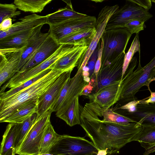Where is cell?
<instances>
[{
    "label": "cell",
    "instance_id": "cell-1",
    "mask_svg": "<svg viewBox=\"0 0 155 155\" xmlns=\"http://www.w3.org/2000/svg\"><path fill=\"white\" fill-rule=\"evenodd\" d=\"M96 103H86L80 115V125L98 150L117 153L141 130L142 126L133 122L126 125L105 122L100 119Z\"/></svg>",
    "mask_w": 155,
    "mask_h": 155
},
{
    "label": "cell",
    "instance_id": "cell-2",
    "mask_svg": "<svg viewBox=\"0 0 155 155\" xmlns=\"http://www.w3.org/2000/svg\"><path fill=\"white\" fill-rule=\"evenodd\" d=\"M138 66L134 69L137 64V58L133 57L120 81L117 95L118 101L124 102L136 100L135 95L140 88L146 86L150 90V83L155 81V56L148 64L142 67L140 63V53Z\"/></svg>",
    "mask_w": 155,
    "mask_h": 155
},
{
    "label": "cell",
    "instance_id": "cell-3",
    "mask_svg": "<svg viewBox=\"0 0 155 155\" xmlns=\"http://www.w3.org/2000/svg\"><path fill=\"white\" fill-rule=\"evenodd\" d=\"M65 71L52 70L28 87L4 99L0 100V122L19 107L31 101L38 102L58 76Z\"/></svg>",
    "mask_w": 155,
    "mask_h": 155
},
{
    "label": "cell",
    "instance_id": "cell-4",
    "mask_svg": "<svg viewBox=\"0 0 155 155\" xmlns=\"http://www.w3.org/2000/svg\"><path fill=\"white\" fill-rule=\"evenodd\" d=\"M131 35L125 27L105 30L101 38L103 44L101 65L125 52Z\"/></svg>",
    "mask_w": 155,
    "mask_h": 155
},
{
    "label": "cell",
    "instance_id": "cell-5",
    "mask_svg": "<svg viewBox=\"0 0 155 155\" xmlns=\"http://www.w3.org/2000/svg\"><path fill=\"white\" fill-rule=\"evenodd\" d=\"M51 111H47L39 117L26 135L16 154L19 155H38L45 131L51 122Z\"/></svg>",
    "mask_w": 155,
    "mask_h": 155
},
{
    "label": "cell",
    "instance_id": "cell-6",
    "mask_svg": "<svg viewBox=\"0 0 155 155\" xmlns=\"http://www.w3.org/2000/svg\"><path fill=\"white\" fill-rule=\"evenodd\" d=\"M82 71L78 70L73 77L69 78L58 98L50 110L52 112H56L55 114L57 117H59L66 112L75 98L80 95L84 87L88 84L84 80Z\"/></svg>",
    "mask_w": 155,
    "mask_h": 155
},
{
    "label": "cell",
    "instance_id": "cell-7",
    "mask_svg": "<svg viewBox=\"0 0 155 155\" xmlns=\"http://www.w3.org/2000/svg\"><path fill=\"white\" fill-rule=\"evenodd\" d=\"M98 150L92 141L83 137L63 135L49 153L59 155H88Z\"/></svg>",
    "mask_w": 155,
    "mask_h": 155
},
{
    "label": "cell",
    "instance_id": "cell-8",
    "mask_svg": "<svg viewBox=\"0 0 155 155\" xmlns=\"http://www.w3.org/2000/svg\"><path fill=\"white\" fill-rule=\"evenodd\" d=\"M152 16L148 10L129 0H126L125 5L111 15L107 23L105 30L124 28L127 24L134 20L145 22Z\"/></svg>",
    "mask_w": 155,
    "mask_h": 155
},
{
    "label": "cell",
    "instance_id": "cell-9",
    "mask_svg": "<svg viewBox=\"0 0 155 155\" xmlns=\"http://www.w3.org/2000/svg\"><path fill=\"white\" fill-rule=\"evenodd\" d=\"M97 18L88 15L81 18L68 20L57 24L49 25L50 35L56 41L82 29L96 27Z\"/></svg>",
    "mask_w": 155,
    "mask_h": 155
},
{
    "label": "cell",
    "instance_id": "cell-10",
    "mask_svg": "<svg viewBox=\"0 0 155 155\" xmlns=\"http://www.w3.org/2000/svg\"><path fill=\"white\" fill-rule=\"evenodd\" d=\"M125 52L111 61L101 65L96 84V91L114 82L121 80Z\"/></svg>",
    "mask_w": 155,
    "mask_h": 155
},
{
    "label": "cell",
    "instance_id": "cell-11",
    "mask_svg": "<svg viewBox=\"0 0 155 155\" xmlns=\"http://www.w3.org/2000/svg\"><path fill=\"white\" fill-rule=\"evenodd\" d=\"M72 71H65L62 73L52 85L39 99L37 106L38 117L51 110L55 103L64 86L70 77Z\"/></svg>",
    "mask_w": 155,
    "mask_h": 155
},
{
    "label": "cell",
    "instance_id": "cell-12",
    "mask_svg": "<svg viewBox=\"0 0 155 155\" xmlns=\"http://www.w3.org/2000/svg\"><path fill=\"white\" fill-rule=\"evenodd\" d=\"M119 8L118 5L106 6L99 12L97 19L96 25V33L88 46L82 63L78 69L82 70L86 66L88 61L96 49L101 38L105 31L107 23L111 15Z\"/></svg>",
    "mask_w": 155,
    "mask_h": 155
},
{
    "label": "cell",
    "instance_id": "cell-13",
    "mask_svg": "<svg viewBox=\"0 0 155 155\" xmlns=\"http://www.w3.org/2000/svg\"><path fill=\"white\" fill-rule=\"evenodd\" d=\"M26 46L19 49H0V86L15 74V70Z\"/></svg>",
    "mask_w": 155,
    "mask_h": 155
},
{
    "label": "cell",
    "instance_id": "cell-14",
    "mask_svg": "<svg viewBox=\"0 0 155 155\" xmlns=\"http://www.w3.org/2000/svg\"><path fill=\"white\" fill-rule=\"evenodd\" d=\"M88 46L86 43L76 45L70 51L58 59L50 67L53 70L67 71L79 68L83 61Z\"/></svg>",
    "mask_w": 155,
    "mask_h": 155
},
{
    "label": "cell",
    "instance_id": "cell-15",
    "mask_svg": "<svg viewBox=\"0 0 155 155\" xmlns=\"http://www.w3.org/2000/svg\"><path fill=\"white\" fill-rule=\"evenodd\" d=\"M48 16H40L35 13L20 18V21L12 24L7 30L0 31V40L14 37L47 24Z\"/></svg>",
    "mask_w": 155,
    "mask_h": 155
},
{
    "label": "cell",
    "instance_id": "cell-16",
    "mask_svg": "<svg viewBox=\"0 0 155 155\" xmlns=\"http://www.w3.org/2000/svg\"><path fill=\"white\" fill-rule=\"evenodd\" d=\"M61 45L49 34L33 56L18 72L21 73L37 65L52 55Z\"/></svg>",
    "mask_w": 155,
    "mask_h": 155
},
{
    "label": "cell",
    "instance_id": "cell-17",
    "mask_svg": "<svg viewBox=\"0 0 155 155\" xmlns=\"http://www.w3.org/2000/svg\"><path fill=\"white\" fill-rule=\"evenodd\" d=\"M120 80L116 81L91 94L88 96L90 102H95L102 108L108 109L118 101L117 95Z\"/></svg>",
    "mask_w": 155,
    "mask_h": 155
},
{
    "label": "cell",
    "instance_id": "cell-18",
    "mask_svg": "<svg viewBox=\"0 0 155 155\" xmlns=\"http://www.w3.org/2000/svg\"><path fill=\"white\" fill-rule=\"evenodd\" d=\"M44 25L21 33L14 37L0 40V49H19L26 46L32 40L40 35Z\"/></svg>",
    "mask_w": 155,
    "mask_h": 155
},
{
    "label": "cell",
    "instance_id": "cell-19",
    "mask_svg": "<svg viewBox=\"0 0 155 155\" xmlns=\"http://www.w3.org/2000/svg\"><path fill=\"white\" fill-rule=\"evenodd\" d=\"M125 113L127 117L136 121L140 126L144 124L155 125V103L139 104L135 112Z\"/></svg>",
    "mask_w": 155,
    "mask_h": 155
},
{
    "label": "cell",
    "instance_id": "cell-20",
    "mask_svg": "<svg viewBox=\"0 0 155 155\" xmlns=\"http://www.w3.org/2000/svg\"><path fill=\"white\" fill-rule=\"evenodd\" d=\"M19 124L9 123L7 125L1 143L0 155H15V141Z\"/></svg>",
    "mask_w": 155,
    "mask_h": 155
},
{
    "label": "cell",
    "instance_id": "cell-21",
    "mask_svg": "<svg viewBox=\"0 0 155 155\" xmlns=\"http://www.w3.org/2000/svg\"><path fill=\"white\" fill-rule=\"evenodd\" d=\"M66 2V7L60 8L56 11L48 14L47 24L49 25L57 24L68 20L85 17L86 14L75 12L73 9L70 1Z\"/></svg>",
    "mask_w": 155,
    "mask_h": 155
},
{
    "label": "cell",
    "instance_id": "cell-22",
    "mask_svg": "<svg viewBox=\"0 0 155 155\" xmlns=\"http://www.w3.org/2000/svg\"><path fill=\"white\" fill-rule=\"evenodd\" d=\"M96 33L95 27L86 28L63 37L58 42L60 44L71 45L86 43L89 46Z\"/></svg>",
    "mask_w": 155,
    "mask_h": 155
},
{
    "label": "cell",
    "instance_id": "cell-23",
    "mask_svg": "<svg viewBox=\"0 0 155 155\" xmlns=\"http://www.w3.org/2000/svg\"><path fill=\"white\" fill-rule=\"evenodd\" d=\"M37 102H28L17 109L2 122L21 124L30 116L36 113Z\"/></svg>",
    "mask_w": 155,
    "mask_h": 155
},
{
    "label": "cell",
    "instance_id": "cell-24",
    "mask_svg": "<svg viewBox=\"0 0 155 155\" xmlns=\"http://www.w3.org/2000/svg\"><path fill=\"white\" fill-rule=\"evenodd\" d=\"M49 34L48 32L42 33L41 35L34 38L28 43L22 53L15 73L18 72L33 56L37 49Z\"/></svg>",
    "mask_w": 155,
    "mask_h": 155
},
{
    "label": "cell",
    "instance_id": "cell-25",
    "mask_svg": "<svg viewBox=\"0 0 155 155\" xmlns=\"http://www.w3.org/2000/svg\"><path fill=\"white\" fill-rule=\"evenodd\" d=\"M142 128L132 139L137 141L146 150L155 145V125L142 124Z\"/></svg>",
    "mask_w": 155,
    "mask_h": 155
},
{
    "label": "cell",
    "instance_id": "cell-26",
    "mask_svg": "<svg viewBox=\"0 0 155 155\" xmlns=\"http://www.w3.org/2000/svg\"><path fill=\"white\" fill-rule=\"evenodd\" d=\"M83 109L79 104V97H78L75 98L66 112L59 118L64 120L71 127L80 124V117Z\"/></svg>",
    "mask_w": 155,
    "mask_h": 155
},
{
    "label": "cell",
    "instance_id": "cell-27",
    "mask_svg": "<svg viewBox=\"0 0 155 155\" xmlns=\"http://www.w3.org/2000/svg\"><path fill=\"white\" fill-rule=\"evenodd\" d=\"M61 136L56 132L50 122L44 133L40 145L39 154L49 153Z\"/></svg>",
    "mask_w": 155,
    "mask_h": 155
},
{
    "label": "cell",
    "instance_id": "cell-28",
    "mask_svg": "<svg viewBox=\"0 0 155 155\" xmlns=\"http://www.w3.org/2000/svg\"><path fill=\"white\" fill-rule=\"evenodd\" d=\"M52 0H15L14 4L17 8L24 12L35 14L41 12Z\"/></svg>",
    "mask_w": 155,
    "mask_h": 155
},
{
    "label": "cell",
    "instance_id": "cell-29",
    "mask_svg": "<svg viewBox=\"0 0 155 155\" xmlns=\"http://www.w3.org/2000/svg\"><path fill=\"white\" fill-rule=\"evenodd\" d=\"M100 110L103 117L102 120L104 122L121 125H126L133 122L137 123L129 117L114 112L110 108L104 109L100 107Z\"/></svg>",
    "mask_w": 155,
    "mask_h": 155
},
{
    "label": "cell",
    "instance_id": "cell-30",
    "mask_svg": "<svg viewBox=\"0 0 155 155\" xmlns=\"http://www.w3.org/2000/svg\"><path fill=\"white\" fill-rule=\"evenodd\" d=\"M37 117V114L35 113L27 118L23 123L19 124L15 141V153L19 149L25 138L36 121Z\"/></svg>",
    "mask_w": 155,
    "mask_h": 155
},
{
    "label": "cell",
    "instance_id": "cell-31",
    "mask_svg": "<svg viewBox=\"0 0 155 155\" xmlns=\"http://www.w3.org/2000/svg\"><path fill=\"white\" fill-rule=\"evenodd\" d=\"M52 69L50 67L49 68L41 72L36 77L25 82L18 87L11 88L7 91L0 93V100L7 98L30 86L45 76L50 72Z\"/></svg>",
    "mask_w": 155,
    "mask_h": 155
},
{
    "label": "cell",
    "instance_id": "cell-32",
    "mask_svg": "<svg viewBox=\"0 0 155 155\" xmlns=\"http://www.w3.org/2000/svg\"><path fill=\"white\" fill-rule=\"evenodd\" d=\"M137 52L140 53L138 34H136L130 48L127 52L125 54L120 81L122 80L124 74L134 54Z\"/></svg>",
    "mask_w": 155,
    "mask_h": 155
},
{
    "label": "cell",
    "instance_id": "cell-33",
    "mask_svg": "<svg viewBox=\"0 0 155 155\" xmlns=\"http://www.w3.org/2000/svg\"><path fill=\"white\" fill-rule=\"evenodd\" d=\"M17 6L13 3L0 4V23L4 20L11 18L21 14L20 11H17Z\"/></svg>",
    "mask_w": 155,
    "mask_h": 155
},
{
    "label": "cell",
    "instance_id": "cell-34",
    "mask_svg": "<svg viewBox=\"0 0 155 155\" xmlns=\"http://www.w3.org/2000/svg\"><path fill=\"white\" fill-rule=\"evenodd\" d=\"M144 22L140 20H134L127 24L125 27L131 34H139L140 31L144 30Z\"/></svg>",
    "mask_w": 155,
    "mask_h": 155
},
{
    "label": "cell",
    "instance_id": "cell-35",
    "mask_svg": "<svg viewBox=\"0 0 155 155\" xmlns=\"http://www.w3.org/2000/svg\"><path fill=\"white\" fill-rule=\"evenodd\" d=\"M100 46L101 42L100 41L96 49L90 58L87 64L89 69L90 78L94 74L95 66L97 58L98 52Z\"/></svg>",
    "mask_w": 155,
    "mask_h": 155
},
{
    "label": "cell",
    "instance_id": "cell-36",
    "mask_svg": "<svg viewBox=\"0 0 155 155\" xmlns=\"http://www.w3.org/2000/svg\"><path fill=\"white\" fill-rule=\"evenodd\" d=\"M101 46L100 47L98 52L97 58L95 64L94 74L96 79V84L97 80V76L99 72L100 69L101 65L102 59L103 49V41L101 39Z\"/></svg>",
    "mask_w": 155,
    "mask_h": 155
},
{
    "label": "cell",
    "instance_id": "cell-37",
    "mask_svg": "<svg viewBox=\"0 0 155 155\" xmlns=\"http://www.w3.org/2000/svg\"><path fill=\"white\" fill-rule=\"evenodd\" d=\"M140 101L139 100H135L130 101L125 104L121 106L119 109L124 110L126 112L133 113L136 111L137 106L140 104Z\"/></svg>",
    "mask_w": 155,
    "mask_h": 155
},
{
    "label": "cell",
    "instance_id": "cell-38",
    "mask_svg": "<svg viewBox=\"0 0 155 155\" xmlns=\"http://www.w3.org/2000/svg\"><path fill=\"white\" fill-rule=\"evenodd\" d=\"M129 1L147 10L149 9L152 6L151 1L150 0H129Z\"/></svg>",
    "mask_w": 155,
    "mask_h": 155
},
{
    "label": "cell",
    "instance_id": "cell-39",
    "mask_svg": "<svg viewBox=\"0 0 155 155\" xmlns=\"http://www.w3.org/2000/svg\"><path fill=\"white\" fill-rule=\"evenodd\" d=\"M12 20L11 18L4 20L0 23V31H6L8 30L12 25Z\"/></svg>",
    "mask_w": 155,
    "mask_h": 155
},
{
    "label": "cell",
    "instance_id": "cell-40",
    "mask_svg": "<svg viewBox=\"0 0 155 155\" xmlns=\"http://www.w3.org/2000/svg\"><path fill=\"white\" fill-rule=\"evenodd\" d=\"M150 93V96L143 100H140V104H149L155 103V92H152L150 90H149Z\"/></svg>",
    "mask_w": 155,
    "mask_h": 155
},
{
    "label": "cell",
    "instance_id": "cell-41",
    "mask_svg": "<svg viewBox=\"0 0 155 155\" xmlns=\"http://www.w3.org/2000/svg\"><path fill=\"white\" fill-rule=\"evenodd\" d=\"M113 154L110 153L107 149L104 150H98L95 153H92L88 155H112Z\"/></svg>",
    "mask_w": 155,
    "mask_h": 155
},
{
    "label": "cell",
    "instance_id": "cell-42",
    "mask_svg": "<svg viewBox=\"0 0 155 155\" xmlns=\"http://www.w3.org/2000/svg\"><path fill=\"white\" fill-rule=\"evenodd\" d=\"M155 151V145L150 147L145 150L143 155H149L150 154Z\"/></svg>",
    "mask_w": 155,
    "mask_h": 155
},
{
    "label": "cell",
    "instance_id": "cell-43",
    "mask_svg": "<svg viewBox=\"0 0 155 155\" xmlns=\"http://www.w3.org/2000/svg\"><path fill=\"white\" fill-rule=\"evenodd\" d=\"M82 75L83 77H90V73L89 71H83Z\"/></svg>",
    "mask_w": 155,
    "mask_h": 155
},
{
    "label": "cell",
    "instance_id": "cell-44",
    "mask_svg": "<svg viewBox=\"0 0 155 155\" xmlns=\"http://www.w3.org/2000/svg\"><path fill=\"white\" fill-rule=\"evenodd\" d=\"M38 155H56V154L51 153H45L40 154Z\"/></svg>",
    "mask_w": 155,
    "mask_h": 155
},
{
    "label": "cell",
    "instance_id": "cell-45",
    "mask_svg": "<svg viewBox=\"0 0 155 155\" xmlns=\"http://www.w3.org/2000/svg\"><path fill=\"white\" fill-rule=\"evenodd\" d=\"M151 2H152L155 3V0H151Z\"/></svg>",
    "mask_w": 155,
    "mask_h": 155
},
{
    "label": "cell",
    "instance_id": "cell-46",
    "mask_svg": "<svg viewBox=\"0 0 155 155\" xmlns=\"http://www.w3.org/2000/svg\"></svg>",
    "mask_w": 155,
    "mask_h": 155
}]
</instances>
